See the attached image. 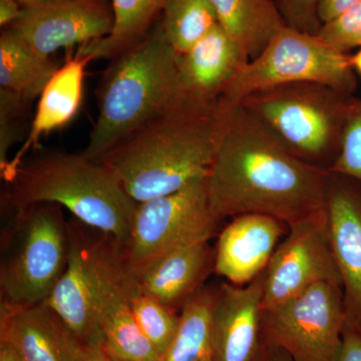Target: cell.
I'll return each mask as SVG.
<instances>
[{"instance_id":"cell-1","label":"cell","mask_w":361,"mask_h":361,"mask_svg":"<svg viewBox=\"0 0 361 361\" xmlns=\"http://www.w3.org/2000/svg\"><path fill=\"white\" fill-rule=\"evenodd\" d=\"M331 173L290 153L242 106L230 109L206 176L221 220L264 214L286 225L326 211Z\"/></svg>"},{"instance_id":"cell-2","label":"cell","mask_w":361,"mask_h":361,"mask_svg":"<svg viewBox=\"0 0 361 361\" xmlns=\"http://www.w3.org/2000/svg\"><path fill=\"white\" fill-rule=\"evenodd\" d=\"M230 109L183 102L97 161L137 203L174 193L208 173Z\"/></svg>"},{"instance_id":"cell-3","label":"cell","mask_w":361,"mask_h":361,"mask_svg":"<svg viewBox=\"0 0 361 361\" xmlns=\"http://www.w3.org/2000/svg\"><path fill=\"white\" fill-rule=\"evenodd\" d=\"M97 87V118L82 154L99 160L145 126L188 101L180 54L160 18L141 39L111 59Z\"/></svg>"},{"instance_id":"cell-4","label":"cell","mask_w":361,"mask_h":361,"mask_svg":"<svg viewBox=\"0 0 361 361\" xmlns=\"http://www.w3.org/2000/svg\"><path fill=\"white\" fill-rule=\"evenodd\" d=\"M4 180L2 202L13 213L37 204H56L122 246L129 240L137 203L101 161L82 153L51 152L23 161Z\"/></svg>"},{"instance_id":"cell-5","label":"cell","mask_w":361,"mask_h":361,"mask_svg":"<svg viewBox=\"0 0 361 361\" xmlns=\"http://www.w3.org/2000/svg\"><path fill=\"white\" fill-rule=\"evenodd\" d=\"M68 252L70 224L61 207L37 204L13 213L2 238L1 304L25 307L44 302L65 272Z\"/></svg>"},{"instance_id":"cell-6","label":"cell","mask_w":361,"mask_h":361,"mask_svg":"<svg viewBox=\"0 0 361 361\" xmlns=\"http://www.w3.org/2000/svg\"><path fill=\"white\" fill-rule=\"evenodd\" d=\"M346 96L329 85L298 82L255 92L238 106L290 153L317 166L316 161L338 153L351 104Z\"/></svg>"},{"instance_id":"cell-7","label":"cell","mask_w":361,"mask_h":361,"mask_svg":"<svg viewBox=\"0 0 361 361\" xmlns=\"http://www.w3.org/2000/svg\"><path fill=\"white\" fill-rule=\"evenodd\" d=\"M353 59L316 33L284 25L265 49L242 66L221 101L238 106L255 92L280 85L314 82L348 94L355 89Z\"/></svg>"},{"instance_id":"cell-8","label":"cell","mask_w":361,"mask_h":361,"mask_svg":"<svg viewBox=\"0 0 361 361\" xmlns=\"http://www.w3.org/2000/svg\"><path fill=\"white\" fill-rule=\"evenodd\" d=\"M206 176L174 193L137 203L129 240L122 246L128 275L135 276L161 256L215 235L220 220L211 208Z\"/></svg>"},{"instance_id":"cell-9","label":"cell","mask_w":361,"mask_h":361,"mask_svg":"<svg viewBox=\"0 0 361 361\" xmlns=\"http://www.w3.org/2000/svg\"><path fill=\"white\" fill-rule=\"evenodd\" d=\"M346 319L341 285L322 282L264 311L263 332L268 345L294 361H336Z\"/></svg>"},{"instance_id":"cell-10","label":"cell","mask_w":361,"mask_h":361,"mask_svg":"<svg viewBox=\"0 0 361 361\" xmlns=\"http://www.w3.org/2000/svg\"><path fill=\"white\" fill-rule=\"evenodd\" d=\"M90 276L106 348L123 361H161L135 322L127 290L122 245L97 231L85 234Z\"/></svg>"},{"instance_id":"cell-11","label":"cell","mask_w":361,"mask_h":361,"mask_svg":"<svg viewBox=\"0 0 361 361\" xmlns=\"http://www.w3.org/2000/svg\"><path fill=\"white\" fill-rule=\"evenodd\" d=\"M264 271L263 310H274L313 285H341L327 232L326 211L288 226Z\"/></svg>"},{"instance_id":"cell-12","label":"cell","mask_w":361,"mask_h":361,"mask_svg":"<svg viewBox=\"0 0 361 361\" xmlns=\"http://www.w3.org/2000/svg\"><path fill=\"white\" fill-rule=\"evenodd\" d=\"M114 25L111 0H65L23 8L11 27L35 51L51 56L63 47H78L108 37Z\"/></svg>"},{"instance_id":"cell-13","label":"cell","mask_w":361,"mask_h":361,"mask_svg":"<svg viewBox=\"0 0 361 361\" xmlns=\"http://www.w3.org/2000/svg\"><path fill=\"white\" fill-rule=\"evenodd\" d=\"M264 272L249 284L223 283L211 311L213 361H261Z\"/></svg>"},{"instance_id":"cell-14","label":"cell","mask_w":361,"mask_h":361,"mask_svg":"<svg viewBox=\"0 0 361 361\" xmlns=\"http://www.w3.org/2000/svg\"><path fill=\"white\" fill-rule=\"evenodd\" d=\"M285 223L264 214H242L220 233L214 270L231 284L246 285L262 274L269 264Z\"/></svg>"},{"instance_id":"cell-15","label":"cell","mask_w":361,"mask_h":361,"mask_svg":"<svg viewBox=\"0 0 361 361\" xmlns=\"http://www.w3.org/2000/svg\"><path fill=\"white\" fill-rule=\"evenodd\" d=\"M0 339L23 361H77L85 344L44 302L25 307L1 304Z\"/></svg>"},{"instance_id":"cell-16","label":"cell","mask_w":361,"mask_h":361,"mask_svg":"<svg viewBox=\"0 0 361 361\" xmlns=\"http://www.w3.org/2000/svg\"><path fill=\"white\" fill-rule=\"evenodd\" d=\"M326 222L348 317L361 327V197L350 188L334 182L332 174Z\"/></svg>"},{"instance_id":"cell-17","label":"cell","mask_w":361,"mask_h":361,"mask_svg":"<svg viewBox=\"0 0 361 361\" xmlns=\"http://www.w3.org/2000/svg\"><path fill=\"white\" fill-rule=\"evenodd\" d=\"M245 54L220 25L180 56V75L188 101L201 104L220 103L226 90L242 66Z\"/></svg>"},{"instance_id":"cell-18","label":"cell","mask_w":361,"mask_h":361,"mask_svg":"<svg viewBox=\"0 0 361 361\" xmlns=\"http://www.w3.org/2000/svg\"><path fill=\"white\" fill-rule=\"evenodd\" d=\"M84 344L104 339L90 276L84 232L70 224V252L65 272L44 301Z\"/></svg>"},{"instance_id":"cell-19","label":"cell","mask_w":361,"mask_h":361,"mask_svg":"<svg viewBox=\"0 0 361 361\" xmlns=\"http://www.w3.org/2000/svg\"><path fill=\"white\" fill-rule=\"evenodd\" d=\"M215 250L209 242L178 249L157 259L134 280L142 291L170 310H180L192 294L203 286L214 269Z\"/></svg>"},{"instance_id":"cell-20","label":"cell","mask_w":361,"mask_h":361,"mask_svg":"<svg viewBox=\"0 0 361 361\" xmlns=\"http://www.w3.org/2000/svg\"><path fill=\"white\" fill-rule=\"evenodd\" d=\"M90 61L92 59L90 56L75 52L47 82L39 97L30 133L20 151L1 174L4 180L13 174L23 163L25 154L35 148L44 135L65 127L77 115L84 97L85 68Z\"/></svg>"},{"instance_id":"cell-21","label":"cell","mask_w":361,"mask_h":361,"mask_svg":"<svg viewBox=\"0 0 361 361\" xmlns=\"http://www.w3.org/2000/svg\"><path fill=\"white\" fill-rule=\"evenodd\" d=\"M59 66L51 56L39 54L14 28L0 35V92L25 106L40 96Z\"/></svg>"},{"instance_id":"cell-22","label":"cell","mask_w":361,"mask_h":361,"mask_svg":"<svg viewBox=\"0 0 361 361\" xmlns=\"http://www.w3.org/2000/svg\"><path fill=\"white\" fill-rule=\"evenodd\" d=\"M219 25L250 59L257 56L286 25L273 0H209Z\"/></svg>"},{"instance_id":"cell-23","label":"cell","mask_w":361,"mask_h":361,"mask_svg":"<svg viewBox=\"0 0 361 361\" xmlns=\"http://www.w3.org/2000/svg\"><path fill=\"white\" fill-rule=\"evenodd\" d=\"M171 0H111L115 25L108 37L78 47V54L113 59L142 39L161 18Z\"/></svg>"},{"instance_id":"cell-24","label":"cell","mask_w":361,"mask_h":361,"mask_svg":"<svg viewBox=\"0 0 361 361\" xmlns=\"http://www.w3.org/2000/svg\"><path fill=\"white\" fill-rule=\"evenodd\" d=\"M215 291L203 285L183 304L177 334L161 361H213L210 329Z\"/></svg>"},{"instance_id":"cell-25","label":"cell","mask_w":361,"mask_h":361,"mask_svg":"<svg viewBox=\"0 0 361 361\" xmlns=\"http://www.w3.org/2000/svg\"><path fill=\"white\" fill-rule=\"evenodd\" d=\"M160 20L169 42L180 56L219 25L209 0H171Z\"/></svg>"},{"instance_id":"cell-26","label":"cell","mask_w":361,"mask_h":361,"mask_svg":"<svg viewBox=\"0 0 361 361\" xmlns=\"http://www.w3.org/2000/svg\"><path fill=\"white\" fill-rule=\"evenodd\" d=\"M127 290L137 326L161 358L177 334L180 316L142 291L128 274Z\"/></svg>"},{"instance_id":"cell-27","label":"cell","mask_w":361,"mask_h":361,"mask_svg":"<svg viewBox=\"0 0 361 361\" xmlns=\"http://www.w3.org/2000/svg\"><path fill=\"white\" fill-rule=\"evenodd\" d=\"M329 171L361 182V101L349 106L338 153Z\"/></svg>"},{"instance_id":"cell-28","label":"cell","mask_w":361,"mask_h":361,"mask_svg":"<svg viewBox=\"0 0 361 361\" xmlns=\"http://www.w3.org/2000/svg\"><path fill=\"white\" fill-rule=\"evenodd\" d=\"M316 35L336 51L345 54L353 47H361V0L323 23Z\"/></svg>"},{"instance_id":"cell-29","label":"cell","mask_w":361,"mask_h":361,"mask_svg":"<svg viewBox=\"0 0 361 361\" xmlns=\"http://www.w3.org/2000/svg\"><path fill=\"white\" fill-rule=\"evenodd\" d=\"M27 106L18 99L0 94V172L8 166V154L20 140V122Z\"/></svg>"},{"instance_id":"cell-30","label":"cell","mask_w":361,"mask_h":361,"mask_svg":"<svg viewBox=\"0 0 361 361\" xmlns=\"http://www.w3.org/2000/svg\"><path fill=\"white\" fill-rule=\"evenodd\" d=\"M320 0H278L277 6L287 25L302 30L317 33L322 23L318 18Z\"/></svg>"},{"instance_id":"cell-31","label":"cell","mask_w":361,"mask_h":361,"mask_svg":"<svg viewBox=\"0 0 361 361\" xmlns=\"http://www.w3.org/2000/svg\"><path fill=\"white\" fill-rule=\"evenodd\" d=\"M336 361H361V327L346 319Z\"/></svg>"},{"instance_id":"cell-32","label":"cell","mask_w":361,"mask_h":361,"mask_svg":"<svg viewBox=\"0 0 361 361\" xmlns=\"http://www.w3.org/2000/svg\"><path fill=\"white\" fill-rule=\"evenodd\" d=\"M358 1L360 0H320L317 14L322 25L327 21L334 20Z\"/></svg>"},{"instance_id":"cell-33","label":"cell","mask_w":361,"mask_h":361,"mask_svg":"<svg viewBox=\"0 0 361 361\" xmlns=\"http://www.w3.org/2000/svg\"><path fill=\"white\" fill-rule=\"evenodd\" d=\"M77 361H123L106 348L104 339L85 344Z\"/></svg>"},{"instance_id":"cell-34","label":"cell","mask_w":361,"mask_h":361,"mask_svg":"<svg viewBox=\"0 0 361 361\" xmlns=\"http://www.w3.org/2000/svg\"><path fill=\"white\" fill-rule=\"evenodd\" d=\"M23 9L18 0H0V26L2 30L13 25L20 18Z\"/></svg>"},{"instance_id":"cell-35","label":"cell","mask_w":361,"mask_h":361,"mask_svg":"<svg viewBox=\"0 0 361 361\" xmlns=\"http://www.w3.org/2000/svg\"><path fill=\"white\" fill-rule=\"evenodd\" d=\"M268 345V344H267ZM261 361H294L289 353L282 348L268 345Z\"/></svg>"},{"instance_id":"cell-36","label":"cell","mask_w":361,"mask_h":361,"mask_svg":"<svg viewBox=\"0 0 361 361\" xmlns=\"http://www.w3.org/2000/svg\"><path fill=\"white\" fill-rule=\"evenodd\" d=\"M0 361H23L16 349L6 341L0 339Z\"/></svg>"},{"instance_id":"cell-37","label":"cell","mask_w":361,"mask_h":361,"mask_svg":"<svg viewBox=\"0 0 361 361\" xmlns=\"http://www.w3.org/2000/svg\"><path fill=\"white\" fill-rule=\"evenodd\" d=\"M23 8H35V7L49 6L65 0H18Z\"/></svg>"},{"instance_id":"cell-38","label":"cell","mask_w":361,"mask_h":361,"mask_svg":"<svg viewBox=\"0 0 361 361\" xmlns=\"http://www.w3.org/2000/svg\"><path fill=\"white\" fill-rule=\"evenodd\" d=\"M351 59H353V68L360 71L361 75V49H360V51L353 56V58H351Z\"/></svg>"}]
</instances>
